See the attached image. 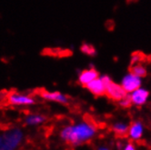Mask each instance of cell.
Listing matches in <instances>:
<instances>
[{"mask_svg": "<svg viewBox=\"0 0 151 150\" xmlns=\"http://www.w3.org/2000/svg\"><path fill=\"white\" fill-rule=\"evenodd\" d=\"M147 57L145 54H143L140 51H136L131 55V59H130V66L136 65V64H141L144 60H146Z\"/></svg>", "mask_w": 151, "mask_h": 150, "instance_id": "14", "label": "cell"}, {"mask_svg": "<svg viewBox=\"0 0 151 150\" xmlns=\"http://www.w3.org/2000/svg\"><path fill=\"white\" fill-rule=\"evenodd\" d=\"M99 150H109V148H106V147H102V146H101V147L99 148Z\"/></svg>", "mask_w": 151, "mask_h": 150, "instance_id": "19", "label": "cell"}, {"mask_svg": "<svg viewBox=\"0 0 151 150\" xmlns=\"http://www.w3.org/2000/svg\"><path fill=\"white\" fill-rule=\"evenodd\" d=\"M124 150H136L134 145L132 143H128L126 146H125V149Z\"/></svg>", "mask_w": 151, "mask_h": 150, "instance_id": "18", "label": "cell"}, {"mask_svg": "<svg viewBox=\"0 0 151 150\" xmlns=\"http://www.w3.org/2000/svg\"><path fill=\"white\" fill-rule=\"evenodd\" d=\"M47 117L41 114H28L25 116L24 124L27 126H37L46 123Z\"/></svg>", "mask_w": 151, "mask_h": 150, "instance_id": "9", "label": "cell"}, {"mask_svg": "<svg viewBox=\"0 0 151 150\" xmlns=\"http://www.w3.org/2000/svg\"><path fill=\"white\" fill-rule=\"evenodd\" d=\"M86 88H87L93 95L96 96H101V95H106V85L104 84L102 79L99 78L88 83L86 85Z\"/></svg>", "mask_w": 151, "mask_h": 150, "instance_id": "7", "label": "cell"}, {"mask_svg": "<svg viewBox=\"0 0 151 150\" xmlns=\"http://www.w3.org/2000/svg\"><path fill=\"white\" fill-rule=\"evenodd\" d=\"M99 78V72L94 67L83 70L78 76V82L80 85L86 87L88 83Z\"/></svg>", "mask_w": 151, "mask_h": 150, "instance_id": "8", "label": "cell"}, {"mask_svg": "<svg viewBox=\"0 0 151 150\" xmlns=\"http://www.w3.org/2000/svg\"><path fill=\"white\" fill-rule=\"evenodd\" d=\"M131 104H132V101L130 98V95H127L123 99L119 101V106H122V108H129V106H131Z\"/></svg>", "mask_w": 151, "mask_h": 150, "instance_id": "16", "label": "cell"}, {"mask_svg": "<svg viewBox=\"0 0 151 150\" xmlns=\"http://www.w3.org/2000/svg\"><path fill=\"white\" fill-rule=\"evenodd\" d=\"M143 133V126L139 122H133L128 128V134L129 137L132 138L133 140H137L142 136Z\"/></svg>", "mask_w": 151, "mask_h": 150, "instance_id": "11", "label": "cell"}, {"mask_svg": "<svg viewBox=\"0 0 151 150\" xmlns=\"http://www.w3.org/2000/svg\"><path fill=\"white\" fill-rule=\"evenodd\" d=\"M106 95L109 98L119 102L127 95L122 85H117L112 81L106 85Z\"/></svg>", "mask_w": 151, "mask_h": 150, "instance_id": "4", "label": "cell"}, {"mask_svg": "<svg viewBox=\"0 0 151 150\" xmlns=\"http://www.w3.org/2000/svg\"><path fill=\"white\" fill-rule=\"evenodd\" d=\"M96 133V126L95 123L92 121H85L63 127L59 133V136L67 144L77 146L90 141Z\"/></svg>", "mask_w": 151, "mask_h": 150, "instance_id": "1", "label": "cell"}, {"mask_svg": "<svg viewBox=\"0 0 151 150\" xmlns=\"http://www.w3.org/2000/svg\"><path fill=\"white\" fill-rule=\"evenodd\" d=\"M148 95H149V93L147 90L143 89V88H138L132 93V95H130V98L133 104L137 106H141L144 103H146Z\"/></svg>", "mask_w": 151, "mask_h": 150, "instance_id": "10", "label": "cell"}, {"mask_svg": "<svg viewBox=\"0 0 151 150\" xmlns=\"http://www.w3.org/2000/svg\"><path fill=\"white\" fill-rule=\"evenodd\" d=\"M128 128H129V126L124 123H117L112 126V130L114 131V133L116 136H120V137H124V136H127V134H128Z\"/></svg>", "mask_w": 151, "mask_h": 150, "instance_id": "13", "label": "cell"}, {"mask_svg": "<svg viewBox=\"0 0 151 150\" xmlns=\"http://www.w3.org/2000/svg\"><path fill=\"white\" fill-rule=\"evenodd\" d=\"M24 131L19 127H12L0 134V150H17L23 144Z\"/></svg>", "mask_w": 151, "mask_h": 150, "instance_id": "2", "label": "cell"}, {"mask_svg": "<svg viewBox=\"0 0 151 150\" xmlns=\"http://www.w3.org/2000/svg\"><path fill=\"white\" fill-rule=\"evenodd\" d=\"M80 50H81L82 53H84V54L88 55L89 57H95V56H96V49L91 44L84 43V44L80 47Z\"/></svg>", "mask_w": 151, "mask_h": 150, "instance_id": "15", "label": "cell"}, {"mask_svg": "<svg viewBox=\"0 0 151 150\" xmlns=\"http://www.w3.org/2000/svg\"><path fill=\"white\" fill-rule=\"evenodd\" d=\"M129 72L138 78H145L147 75V68L142 64H136V65L130 66L129 67Z\"/></svg>", "mask_w": 151, "mask_h": 150, "instance_id": "12", "label": "cell"}, {"mask_svg": "<svg viewBox=\"0 0 151 150\" xmlns=\"http://www.w3.org/2000/svg\"><path fill=\"white\" fill-rule=\"evenodd\" d=\"M40 98H43L46 101L54 102V103H58L67 105L69 102V98L65 94H62L58 91H47V90H42L39 92Z\"/></svg>", "mask_w": 151, "mask_h": 150, "instance_id": "5", "label": "cell"}, {"mask_svg": "<svg viewBox=\"0 0 151 150\" xmlns=\"http://www.w3.org/2000/svg\"><path fill=\"white\" fill-rule=\"evenodd\" d=\"M106 27L109 30H113L115 27V22L113 20H107L106 23Z\"/></svg>", "mask_w": 151, "mask_h": 150, "instance_id": "17", "label": "cell"}, {"mask_svg": "<svg viewBox=\"0 0 151 150\" xmlns=\"http://www.w3.org/2000/svg\"><path fill=\"white\" fill-rule=\"evenodd\" d=\"M121 85L127 93L134 92L135 90L140 88V85H141V79L138 77H136L135 75L129 73L123 78Z\"/></svg>", "mask_w": 151, "mask_h": 150, "instance_id": "6", "label": "cell"}, {"mask_svg": "<svg viewBox=\"0 0 151 150\" xmlns=\"http://www.w3.org/2000/svg\"><path fill=\"white\" fill-rule=\"evenodd\" d=\"M7 102L14 106H29L36 104V99L27 94L13 92L8 95Z\"/></svg>", "mask_w": 151, "mask_h": 150, "instance_id": "3", "label": "cell"}]
</instances>
